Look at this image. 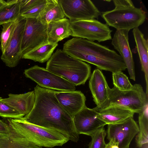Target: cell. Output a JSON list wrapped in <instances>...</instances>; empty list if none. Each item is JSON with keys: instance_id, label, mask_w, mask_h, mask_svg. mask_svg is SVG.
Masks as SVG:
<instances>
[{"instance_id": "cell-13", "label": "cell", "mask_w": 148, "mask_h": 148, "mask_svg": "<svg viewBox=\"0 0 148 148\" xmlns=\"http://www.w3.org/2000/svg\"><path fill=\"white\" fill-rule=\"evenodd\" d=\"M98 112L86 106L73 117L76 130L79 134L91 136L95 132L104 127L106 124L99 119Z\"/></svg>"}, {"instance_id": "cell-37", "label": "cell", "mask_w": 148, "mask_h": 148, "mask_svg": "<svg viewBox=\"0 0 148 148\" xmlns=\"http://www.w3.org/2000/svg\"><path fill=\"white\" fill-rule=\"evenodd\" d=\"M148 148V146H147V148Z\"/></svg>"}, {"instance_id": "cell-28", "label": "cell", "mask_w": 148, "mask_h": 148, "mask_svg": "<svg viewBox=\"0 0 148 148\" xmlns=\"http://www.w3.org/2000/svg\"><path fill=\"white\" fill-rule=\"evenodd\" d=\"M106 135L104 127L97 131L91 136L92 139L88 148H105L106 144L105 139Z\"/></svg>"}, {"instance_id": "cell-17", "label": "cell", "mask_w": 148, "mask_h": 148, "mask_svg": "<svg viewBox=\"0 0 148 148\" xmlns=\"http://www.w3.org/2000/svg\"><path fill=\"white\" fill-rule=\"evenodd\" d=\"M8 97L2 98V101L24 116L29 114L34 107L35 101L34 91L24 94L10 93Z\"/></svg>"}, {"instance_id": "cell-35", "label": "cell", "mask_w": 148, "mask_h": 148, "mask_svg": "<svg viewBox=\"0 0 148 148\" xmlns=\"http://www.w3.org/2000/svg\"><path fill=\"white\" fill-rule=\"evenodd\" d=\"M6 4V1L3 0H0V8Z\"/></svg>"}, {"instance_id": "cell-5", "label": "cell", "mask_w": 148, "mask_h": 148, "mask_svg": "<svg viewBox=\"0 0 148 148\" xmlns=\"http://www.w3.org/2000/svg\"><path fill=\"white\" fill-rule=\"evenodd\" d=\"M6 121L27 140L40 147L61 146L69 140L57 131L31 123L23 118L20 119L7 118Z\"/></svg>"}, {"instance_id": "cell-15", "label": "cell", "mask_w": 148, "mask_h": 148, "mask_svg": "<svg viewBox=\"0 0 148 148\" xmlns=\"http://www.w3.org/2000/svg\"><path fill=\"white\" fill-rule=\"evenodd\" d=\"M55 95L64 110L73 118L86 106V97L81 91H55Z\"/></svg>"}, {"instance_id": "cell-29", "label": "cell", "mask_w": 148, "mask_h": 148, "mask_svg": "<svg viewBox=\"0 0 148 148\" xmlns=\"http://www.w3.org/2000/svg\"><path fill=\"white\" fill-rule=\"evenodd\" d=\"M2 98L0 97V116L4 118L20 119L24 115L20 114L8 104L2 101Z\"/></svg>"}, {"instance_id": "cell-31", "label": "cell", "mask_w": 148, "mask_h": 148, "mask_svg": "<svg viewBox=\"0 0 148 148\" xmlns=\"http://www.w3.org/2000/svg\"><path fill=\"white\" fill-rule=\"evenodd\" d=\"M43 0H21V14L38 5Z\"/></svg>"}, {"instance_id": "cell-25", "label": "cell", "mask_w": 148, "mask_h": 148, "mask_svg": "<svg viewBox=\"0 0 148 148\" xmlns=\"http://www.w3.org/2000/svg\"><path fill=\"white\" fill-rule=\"evenodd\" d=\"M139 132L136 138L137 146L141 147L148 143V105L139 114Z\"/></svg>"}, {"instance_id": "cell-9", "label": "cell", "mask_w": 148, "mask_h": 148, "mask_svg": "<svg viewBox=\"0 0 148 148\" xmlns=\"http://www.w3.org/2000/svg\"><path fill=\"white\" fill-rule=\"evenodd\" d=\"M26 21L21 42L22 56L48 42L47 25L37 18H26Z\"/></svg>"}, {"instance_id": "cell-12", "label": "cell", "mask_w": 148, "mask_h": 148, "mask_svg": "<svg viewBox=\"0 0 148 148\" xmlns=\"http://www.w3.org/2000/svg\"><path fill=\"white\" fill-rule=\"evenodd\" d=\"M26 21V18L21 16L18 19L11 40L1 56V60L8 67L16 66L22 58L21 48Z\"/></svg>"}, {"instance_id": "cell-14", "label": "cell", "mask_w": 148, "mask_h": 148, "mask_svg": "<svg viewBox=\"0 0 148 148\" xmlns=\"http://www.w3.org/2000/svg\"><path fill=\"white\" fill-rule=\"evenodd\" d=\"M127 29H117L115 32L111 43L123 60L127 67L130 78L135 81L134 63L128 41Z\"/></svg>"}, {"instance_id": "cell-8", "label": "cell", "mask_w": 148, "mask_h": 148, "mask_svg": "<svg viewBox=\"0 0 148 148\" xmlns=\"http://www.w3.org/2000/svg\"><path fill=\"white\" fill-rule=\"evenodd\" d=\"M70 28L73 37L99 42L112 39L109 26L96 19L70 22Z\"/></svg>"}, {"instance_id": "cell-21", "label": "cell", "mask_w": 148, "mask_h": 148, "mask_svg": "<svg viewBox=\"0 0 148 148\" xmlns=\"http://www.w3.org/2000/svg\"><path fill=\"white\" fill-rule=\"evenodd\" d=\"M133 34L139 56L142 71L145 74L146 84V93L148 95V41L138 28L133 29Z\"/></svg>"}, {"instance_id": "cell-16", "label": "cell", "mask_w": 148, "mask_h": 148, "mask_svg": "<svg viewBox=\"0 0 148 148\" xmlns=\"http://www.w3.org/2000/svg\"><path fill=\"white\" fill-rule=\"evenodd\" d=\"M89 86L97 106L102 104L107 99L110 87L100 69H97L93 71L89 80Z\"/></svg>"}, {"instance_id": "cell-7", "label": "cell", "mask_w": 148, "mask_h": 148, "mask_svg": "<svg viewBox=\"0 0 148 148\" xmlns=\"http://www.w3.org/2000/svg\"><path fill=\"white\" fill-rule=\"evenodd\" d=\"M27 78L43 88L60 91L75 90V86L65 78L43 67L34 65L25 70Z\"/></svg>"}, {"instance_id": "cell-2", "label": "cell", "mask_w": 148, "mask_h": 148, "mask_svg": "<svg viewBox=\"0 0 148 148\" xmlns=\"http://www.w3.org/2000/svg\"><path fill=\"white\" fill-rule=\"evenodd\" d=\"M62 51L70 56L112 73L125 71V64L114 51L93 41L75 37L64 44Z\"/></svg>"}, {"instance_id": "cell-22", "label": "cell", "mask_w": 148, "mask_h": 148, "mask_svg": "<svg viewBox=\"0 0 148 148\" xmlns=\"http://www.w3.org/2000/svg\"><path fill=\"white\" fill-rule=\"evenodd\" d=\"M58 0H49L48 3L38 18L42 23L47 25L65 18Z\"/></svg>"}, {"instance_id": "cell-20", "label": "cell", "mask_w": 148, "mask_h": 148, "mask_svg": "<svg viewBox=\"0 0 148 148\" xmlns=\"http://www.w3.org/2000/svg\"><path fill=\"white\" fill-rule=\"evenodd\" d=\"M48 42L53 44L58 43L71 35L70 22L66 17L49 23L47 25Z\"/></svg>"}, {"instance_id": "cell-4", "label": "cell", "mask_w": 148, "mask_h": 148, "mask_svg": "<svg viewBox=\"0 0 148 148\" xmlns=\"http://www.w3.org/2000/svg\"><path fill=\"white\" fill-rule=\"evenodd\" d=\"M147 105L148 95L141 85L135 84L131 89L127 90H120L114 86L112 88H110L107 99L93 109L98 112L111 106H119L139 114Z\"/></svg>"}, {"instance_id": "cell-1", "label": "cell", "mask_w": 148, "mask_h": 148, "mask_svg": "<svg viewBox=\"0 0 148 148\" xmlns=\"http://www.w3.org/2000/svg\"><path fill=\"white\" fill-rule=\"evenodd\" d=\"M34 91V107L23 119L37 125L57 131L69 140L77 142L79 134L75 127L73 118L60 104L55 95V91L37 85Z\"/></svg>"}, {"instance_id": "cell-34", "label": "cell", "mask_w": 148, "mask_h": 148, "mask_svg": "<svg viewBox=\"0 0 148 148\" xmlns=\"http://www.w3.org/2000/svg\"><path fill=\"white\" fill-rule=\"evenodd\" d=\"M105 148H119L118 143L116 142L111 139L109 142L106 144Z\"/></svg>"}, {"instance_id": "cell-18", "label": "cell", "mask_w": 148, "mask_h": 148, "mask_svg": "<svg viewBox=\"0 0 148 148\" xmlns=\"http://www.w3.org/2000/svg\"><path fill=\"white\" fill-rule=\"evenodd\" d=\"M132 111L119 106H112L98 112L97 117L106 125L116 124L124 122L133 118Z\"/></svg>"}, {"instance_id": "cell-30", "label": "cell", "mask_w": 148, "mask_h": 148, "mask_svg": "<svg viewBox=\"0 0 148 148\" xmlns=\"http://www.w3.org/2000/svg\"><path fill=\"white\" fill-rule=\"evenodd\" d=\"M49 0H43L38 5L21 14V16L25 18H38L48 3Z\"/></svg>"}, {"instance_id": "cell-23", "label": "cell", "mask_w": 148, "mask_h": 148, "mask_svg": "<svg viewBox=\"0 0 148 148\" xmlns=\"http://www.w3.org/2000/svg\"><path fill=\"white\" fill-rule=\"evenodd\" d=\"M0 8V25L10 22L16 21L21 16V0H8Z\"/></svg>"}, {"instance_id": "cell-24", "label": "cell", "mask_w": 148, "mask_h": 148, "mask_svg": "<svg viewBox=\"0 0 148 148\" xmlns=\"http://www.w3.org/2000/svg\"><path fill=\"white\" fill-rule=\"evenodd\" d=\"M58 45V43H48L23 55L22 58L43 63L48 61Z\"/></svg>"}, {"instance_id": "cell-33", "label": "cell", "mask_w": 148, "mask_h": 148, "mask_svg": "<svg viewBox=\"0 0 148 148\" xmlns=\"http://www.w3.org/2000/svg\"><path fill=\"white\" fill-rule=\"evenodd\" d=\"M113 1L115 6L134 5L132 1L130 0H114Z\"/></svg>"}, {"instance_id": "cell-26", "label": "cell", "mask_w": 148, "mask_h": 148, "mask_svg": "<svg viewBox=\"0 0 148 148\" xmlns=\"http://www.w3.org/2000/svg\"><path fill=\"white\" fill-rule=\"evenodd\" d=\"M17 20L2 25L3 28L0 36V49L2 53L5 52L11 40Z\"/></svg>"}, {"instance_id": "cell-6", "label": "cell", "mask_w": 148, "mask_h": 148, "mask_svg": "<svg viewBox=\"0 0 148 148\" xmlns=\"http://www.w3.org/2000/svg\"><path fill=\"white\" fill-rule=\"evenodd\" d=\"M111 10L101 13L106 24L117 29L138 28L145 21V12L141 8L133 6H116Z\"/></svg>"}, {"instance_id": "cell-32", "label": "cell", "mask_w": 148, "mask_h": 148, "mask_svg": "<svg viewBox=\"0 0 148 148\" xmlns=\"http://www.w3.org/2000/svg\"><path fill=\"white\" fill-rule=\"evenodd\" d=\"M10 131V128L8 124L0 119V134L8 135Z\"/></svg>"}, {"instance_id": "cell-27", "label": "cell", "mask_w": 148, "mask_h": 148, "mask_svg": "<svg viewBox=\"0 0 148 148\" xmlns=\"http://www.w3.org/2000/svg\"><path fill=\"white\" fill-rule=\"evenodd\" d=\"M112 79L114 86L119 90H127L133 87L128 77L122 71L112 73Z\"/></svg>"}, {"instance_id": "cell-3", "label": "cell", "mask_w": 148, "mask_h": 148, "mask_svg": "<svg viewBox=\"0 0 148 148\" xmlns=\"http://www.w3.org/2000/svg\"><path fill=\"white\" fill-rule=\"evenodd\" d=\"M46 69L75 86L85 84L90 76L91 71L89 64L70 56L59 49L48 60Z\"/></svg>"}, {"instance_id": "cell-19", "label": "cell", "mask_w": 148, "mask_h": 148, "mask_svg": "<svg viewBox=\"0 0 148 148\" xmlns=\"http://www.w3.org/2000/svg\"><path fill=\"white\" fill-rule=\"evenodd\" d=\"M5 123L10 131L6 137L0 138V148H42L27 140L10 124Z\"/></svg>"}, {"instance_id": "cell-36", "label": "cell", "mask_w": 148, "mask_h": 148, "mask_svg": "<svg viewBox=\"0 0 148 148\" xmlns=\"http://www.w3.org/2000/svg\"><path fill=\"white\" fill-rule=\"evenodd\" d=\"M7 135H8L0 134V138H1L6 137Z\"/></svg>"}, {"instance_id": "cell-11", "label": "cell", "mask_w": 148, "mask_h": 148, "mask_svg": "<svg viewBox=\"0 0 148 148\" xmlns=\"http://www.w3.org/2000/svg\"><path fill=\"white\" fill-rule=\"evenodd\" d=\"M108 125L107 139L117 142L119 148H129L131 141L139 132V127L133 118L120 123Z\"/></svg>"}, {"instance_id": "cell-10", "label": "cell", "mask_w": 148, "mask_h": 148, "mask_svg": "<svg viewBox=\"0 0 148 148\" xmlns=\"http://www.w3.org/2000/svg\"><path fill=\"white\" fill-rule=\"evenodd\" d=\"M70 22L98 19L101 12L90 0H58Z\"/></svg>"}]
</instances>
